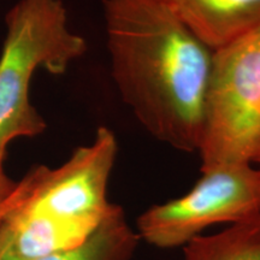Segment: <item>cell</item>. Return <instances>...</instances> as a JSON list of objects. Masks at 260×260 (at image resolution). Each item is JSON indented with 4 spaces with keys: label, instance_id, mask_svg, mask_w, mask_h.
Instances as JSON below:
<instances>
[{
    "label": "cell",
    "instance_id": "cell-1",
    "mask_svg": "<svg viewBox=\"0 0 260 260\" xmlns=\"http://www.w3.org/2000/svg\"><path fill=\"white\" fill-rule=\"evenodd\" d=\"M103 10L122 100L158 141L197 152L213 51L157 0H103Z\"/></svg>",
    "mask_w": 260,
    "mask_h": 260
},
{
    "label": "cell",
    "instance_id": "cell-2",
    "mask_svg": "<svg viewBox=\"0 0 260 260\" xmlns=\"http://www.w3.org/2000/svg\"><path fill=\"white\" fill-rule=\"evenodd\" d=\"M117 155L115 133L103 125L60 167L31 169L30 188L14 211L18 243L28 255L74 248L102 225L116 205L109 200V183Z\"/></svg>",
    "mask_w": 260,
    "mask_h": 260
},
{
    "label": "cell",
    "instance_id": "cell-3",
    "mask_svg": "<svg viewBox=\"0 0 260 260\" xmlns=\"http://www.w3.org/2000/svg\"><path fill=\"white\" fill-rule=\"evenodd\" d=\"M0 56V149L18 138H32L46 122L30 102L39 69L61 75L86 53L87 42L68 24L61 0H18L5 17Z\"/></svg>",
    "mask_w": 260,
    "mask_h": 260
},
{
    "label": "cell",
    "instance_id": "cell-4",
    "mask_svg": "<svg viewBox=\"0 0 260 260\" xmlns=\"http://www.w3.org/2000/svg\"><path fill=\"white\" fill-rule=\"evenodd\" d=\"M260 141V27L213 51L197 153L200 170L253 164Z\"/></svg>",
    "mask_w": 260,
    "mask_h": 260
},
{
    "label": "cell",
    "instance_id": "cell-5",
    "mask_svg": "<svg viewBox=\"0 0 260 260\" xmlns=\"http://www.w3.org/2000/svg\"><path fill=\"white\" fill-rule=\"evenodd\" d=\"M260 216V170L230 164L201 171L186 194L148 207L136 219L141 241L160 249L188 245L210 228Z\"/></svg>",
    "mask_w": 260,
    "mask_h": 260
},
{
    "label": "cell",
    "instance_id": "cell-6",
    "mask_svg": "<svg viewBox=\"0 0 260 260\" xmlns=\"http://www.w3.org/2000/svg\"><path fill=\"white\" fill-rule=\"evenodd\" d=\"M212 51L260 27V0H157Z\"/></svg>",
    "mask_w": 260,
    "mask_h": 260
},
{
    "label": "cell",
    "instance_id": "cell-7",
    "mask_svg": "<svg viewBox=\"0 0 260 260\" xmlns=\"http://www.w3.org/2000/svg\"><path fill=\"white\" fill-rule=\"evenodd\" d=\"M141 242L126 220L124 210L115 205L98 229L80 246L30 260H132ZM0 260H19L0 254Z\"/></svg>",
    "mask_w": 260,
    "mask_h": 260
},
{
    "label": "cell",
    "instance_id": "cell-8",
    "mask_svg": "<svg viewBox=\"0 0 260 260\" xmlns=\"http://www.w3.org/2000/svg\"><path fill=\"white\" fill-rule=\"evenodd\" d=\"M182 260H260V216L194 239Z\"/></svg>",
    "mask_w": 260,
    "mask_h": 260
},
{
    "label": "cell",
    "instance_id": "cell-9",
    "mask_svg": "<svg viewBox=\"0 0 260 260\" xmlns=\"http://www.w3.org/2000/svg\"><path fill=\"white\" fill-rule=\"evenodd\" d=\"M30 183L31 174L30 171H29L21 181L17 182V184H16L12 193L0 203V224L4 222L6 216H8L12 210H15L16 207L24 200L25 195H27L29 188H30Z\"/></svg>",
    "mask_w": 260,
    "mask_h": 260
},
{
    "label": "cell",
    "instance_id": "cell-10",
    "mask_svg": "<svg viewBox=\"0 0 260 260\" xmlns=\"http://www.w3.org/2000/svg\"><path fill=\"white\" fill-rule=\"evenodd\" d=\"M5 154H6V151L0 149V203L12 193V190L15 189L16 184H17V182H14L6 176L5 170H4Z\"/></svg>",
    "mask_w": 260,
    "mask_h": 260
},
{
    "label": "cell",
    "instance_id": "cell-11",
    "mask_svg": "<svg viewBox=\"0 0 260 260\" xmlns=\"http://www.w3.org/2000/svg\"><path fill=\"white\" fill-rule=\"evenodd\" d=\"M253 164H254L255 167L258 168L259 170H260V141H259L258 148H256V152H255L254 159H253Z\"/></svg>",
    "mask_w": 260,
    "mask_h": 260
}]
</instances>
